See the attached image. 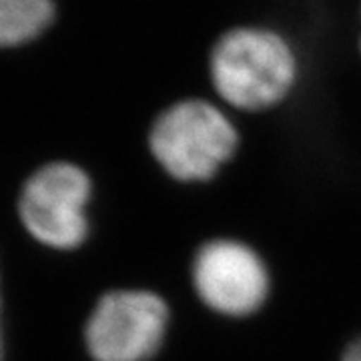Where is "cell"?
<instances>
[{"label": "cell", "instance_id": "6da1fadb", "mask_svg": "<svg viewBox=\"0 0 361 361\" xmlns=\"http://www.w3.org/2000/svg\"><path fill=\"white\" fill-rule=\"evenodd\" d=\"M209 89L243 115L283 106L303 82V56L283 30L259 23L229 26L207 54Z\"/></svg>", "mask_w": 361, "mask_h": 361}, {"label": "cell", "instance_id": "7a4b0ae2", "mask_svg": "<svg viewBox=\"0 0 361 361\" xmlns=\"http://www.w3.org/2000/svg\"><path fill=\"white\" fill-rule=\"evenodd\" d=\"M241 130L225 106L203 94L165 104L147 129V149L177 183H209L239 153Z\"/></svg>", "mask_w": 361, "mask_h": 361}, {"label": "cell", "instance_id": "3957f363", "mask_svg": "<svg viewBox=\"0 0 361 361\" xmlns=\"http://www.w3.org/2000/svg\"><path fill=\"white\" fill-rule=\"evenodd\" d=\"M90 199L89 173L68 161H52L25 180L18 195V215L40 245L75 251L90 235Z\"/></svg>", "mask_w": 361, "mask_h": 361}, {"label": "cell", "instance_id": "277c9868", "mask_svg": "<svg viewBox=\"0 0 361 361\" xmlns=\"http://www.w3.org/2000/svg\"><path fill=\"white\" fill-rule=\"evenodd\" d=\"M171 310L147 289L104 293L85 323V345L92 361H151L167 336Z\"/></svg>", "mask_w": 361, "mask_h": 361}, {"label": "cell", "instance_id": "5b68a950", "mask_svg": "<svg viewBox=\"0 0 361 361\" xmlns=\"http://www.w3.org/2000/svg\"><path fill=\"white\" fill-rule=\"evenodd\" d=\"M191 279L207 310L233 319L255 315L271 293L265 261L253 247L235 239H213L199 247Z\"/></svg>", "mask_w": 361, "mask_h": 361}, {"label": "cell", "instance_id": "8992f818", "mask_svg": "<svg viewBox=\"0 0 361 361\" xmlns=\"http://www.w3.org/2000/svg\"><path fill=\"white\" fill-rule=\"evenodd\" d=\"M59 16V0H0V52L37 44L54 28Z\"/></svg>", "mask_w": 361, "mask_h": 361}, {"label": "cell", "instance_id": "52a82bcc", "mask_svg": "<svg viewBox=\"0 0 361 361\" xmlns=\"http://www.w3.org/2000/svg\"><path fill=\"white\" fill-rule=\"evenodd\" d=\"M341 361H361V336L353 339L341 353Z\"/></svg>", "mask_w": 361, "mask_h": 361}, {"label": "cell", "instance_id": "ba28073f", "mask_svg": "<svg viewBox=\"0 0 361 361\" xmlns=\"http://www.w3.org/2000/svg\"><path fill=\"white\" fill-rule=\"evenodd\" d=\"M0 348H4V323H2V293H0Z\"/></svg>", "mask_w": 361, "mask_h": 361}, {"label": "cell", "instance_id": "9c48e42d", "mask_svg": "<svg viewBox=\"0 0 361 361\" xmlns=\"http://www.w3.org/2000/svg\"><path fill=\"white\" fill-rule=\"evenodd\" d=\"M360 23H361V4H360ZM357 52H360V59H361V30H360V39H357Z\"/></svg>", "mask_w": 361, "mask_h": 361}, {"label": "cell", "instance_id": "30bf717a", "mask_svg": "<svg viewBox=\"0 0 361 361\" xmlns=\"http://www.w3.org/2000/svg\"><path fill=\"white\" fill-rule=\"evenodd\" d=\"M4 360V348H0V361Z\"/></svg>", "mask_w": 361, "mask_h": 361}]
</instances>
